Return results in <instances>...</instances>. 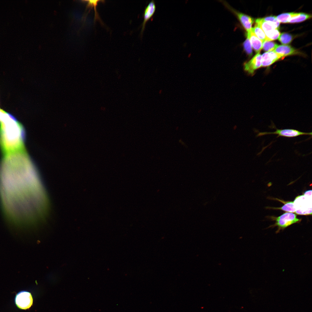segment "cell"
Instances as JSON below:
<instances>
[{"label": "cell", "instance_id": "obj_1", "mask_svg": "<svg viewBox=\"0 0 312 312\" xmlns=\"http://www.w3.org/2000/svg\"><path fill=\"white\" fill-rule=\"evenodd\" d=\"M0 196L5 216L17 222L41 220L48 200L36 169L27 154L4 156L0 163Z\"/></svg>", "mask_w": 312, "mask_h": 312}, {"label": "cell", "instance_id": "obj_13", "mask_svg": "<svg viewBox=\"0 0 312 312\" xmlns=\"http://www.w3.org/2000/svg\"><path fill=\"white\" fill-rule=\"evenodd\" d=\"M255 22L256 23L258 24L260 26L265 34L275 29H277L273 25L265 21L262 18L256 19Z\"/></svg>", "mask_w": 312, "mask_h": 312}, {"label": "cell", "instance_id": "obj_16", "mask_svg": "<svg viewBox=\"0 0 312 312\" xmlns=\"http://www.w3.org/2000/svg\"><path fill=\"white\" fill-rule=\"evenodd\" d=\"M278 46V45L274 42L266 40L263 42L262 48L265 51L268 52L274 50Z\"/></svg>", "mask_w": 312, "mask_h": 312}, {"label": "cell", "instance_id": "obj_23", "mask_svg": "<svg viewBox=\"0 0 312 312\" xmlns=\"http://www.w3.org/2000/svg\"><path fill=\"white\" fill-rule=\"evenodd\" d=\"M101 1V0H94V4H93L94 7V10L95 11V18H94L95 20H96V19H98V18H99V16H98V14L97 13V12L96 11V7L99 1Z\"/></svg>", "mask_w": 312, "mask_h": 312}, {"label": "cell", "instance_id": "obj_6", "mask_svg": "<svg viewBox=\"0 0 312 312\" xmlns=\"http://www.w3.org/2000/svg\"><path fill=\"white\" fill-rule=\"evenodd\" d=\"M15 302L17 307L22 309H27L32 305L33 299L31 293L26 291H21L16 295Z\"/></svg>", "mask_w": 312, "mask_h": 312}, {"label": "cell", "instance_id": "obj_3", "mask_svg": "<svg viewBox=\"0 0 312 312\" xmlns=\"http://www.w3.org/2000/svg\"><path fill=\"white\" fill-rule=\"evenodd\" d=\"M295 213L298 215L312 214V196L302 195L297 196L293 201Z\"/></svg>", "mask_w": 312, "mask_h": 312}, {"label": "cell", "instance_id": "obj_25", "mask_svg": "<svg viewBox=\"0 0 312 312\" xmlns=\"http://www.w3.org/2000/svg\"><path fill=\"white\" fill-rule=\"evenodd\" d=\"M162 92V90H159V93L160 94H161V92Z\"/></svg>", "mask_w": 312, "mask_h": 312}, {"label": "cell", "instance_id": "obj_9", "mask_svg": "<svg viewBox=\"0 0 312 312\" xmlns=\"http://www.w3.org/2000/svg\"><path fill=\"white\" fill-rule=\"evenodd\" d=\"M261 67L269 66L282 57L274 51L266 52L261 55Z\"/></svg>", "mask_w": 312, "mask_h": 312}, {"label": "cell", "instance_id": "obj_12", "mask_svg": "<svg viewBox=\"0 0 312 312\" xmlns=\"http://www.w3.org/2000/svg\"><path fill=\"white\" fill-rule=\"evenodd\" d=\"M274 51L282 57L296 53V50L291 47L285 44L278 45Z\"/></svg>", "mask_w": 312, "mask_h": 312}, {"label": "cell", "instance_id": "obj_17", "mask_svg": "<svg viewBox=\"0 0 312 312\" xmlns=\"http://www.w3.org/2000/svg\"><path fill=\"white\" fill-rule=\"evenodd\" d=\"M285 204L282 207L275 208L274 209H280L289 212H295L296 209L294 207L293 201L285 202Z\"/></svg>", "mask_w": 312, "mask_h": 312}, {"label": "cell", "instance_id": "obj_11", "mask_svg": "<svg viewBox=\"0 0 312 312\" xmlns=\"http://www.w3.org/2000/svg\"><path fill=\"white\" fill-rule=\"evenodd\" d=\"M247 36L249 39L252 47L256 53L259 52L262 48L263 42L255 34L252 30L247 33Z\"/></svg>", "mask_w": 312, "mask_h": 312}, {"label": "cell", "instance_id": "obj_10", "mask_svg": "<svg viewBox=\"0 0 312 312\" xmlns=\"http://www.w3.org/2000/svg\"><path fill=\"white\" fill-rule=\"evenodd\" d=\"M156 5L153 0L149 2L145 7L144 13V21L141 24L142 28L141 35H142L145 28L147 22L151 18L154 13L156 10Z\"/></svg>", "mask_w": 312, "mask_h": 312}, {"label": "cell", "instance_id": "obj_8", "mask_svg": "<svg viewBox=\"0 0 312 312\" xmlns=\"http://www.w3.org/2000/svg\"><path fill=\"white\" fill-rule=\"evenodd\" d=\"M225 5L237 16L247 33L250 32L252 29V26L254 22L253 19L248 15L237 11L229 6L228 4L226 3Z\"/></svg>", "mask_w": 312, "mask_h": 312}, {"label": "cell", "instance_id": "obj_7", "mask_svg": "<svg viewBox=\"0 0 312 312\" xmlns=\"http://www.w3.org/2000/svg\"><path fill=\"white\" fill-rule=\"evenodd\" d=\"M261 55L259 52L249 61L244 63V68L248 73L252 75L255 70L261 67Z\"/></svg>", "mask_w": 312, "mask_h": 312}, {"label": "cell", "instance_id": "obj_14", "mask_svg": "<svg viewBox=\"0 0 312 312\" xmlns=\"http://www.w3.org/2000/svg\"><path fill=\"white\" fill-rule=\"evenodd\" d=\"M300 13L294 12L284 13L280 14L276 17L280 23H288L291 18L299 15Z\"/></svg>", "mask_w": 312, "mask_h": 312}, {"label": "cell", "instance_id": "obj_15", "mask_svg": "<svg viewBox=\"0 0 312 312\" xmlns=\"http://www.w3.org/2000/svg\"><path fill=\"white\" fill-rule=\"evenodd\" d=\"M252 30L255 35L263 42L265 41L268 40L265 33L258 24L256 23L255 26L252 28Z\"/></svg>", "mask_w": 312, "mask_h": 312}, {"label": "cell", "instance_id": "obj_5", "mask_svg": "<svg viewBox=\"0 0 312 312\" xmlns=\"http://www.w3.org/2000/svg\"><path fill=\"white\" fill-rule=\"evenodd\" d=\"M278 135L277 137L280 136L287 138H293L302 135H312L311 132L307 133L302 132L293 129H276V131L273 132H259L257 136H261L268 134Z\"/></svg>", "mask_w": 312, "mask_h": 312}, {"label": "cell", "instance_id": "obj_4", "mask_svg": "<svg viewBox=\"0 0 312 312\" xmlns=\"http://www.w3.org/2000/svg\"><path fill=\"white\" fill-rule=\"evenodd\" d=\"M275 226H277V232L284 229L290 225L300 222L301 220L297 217L296 215L291 212H286L275 218Z\"/></svg>", "mask_w": 312, "mask_h": 312}, {"label": "cell", "instance_id": "obj_18", "mask_svg": "<svg viewBox=\"0 0 312 312\" xmlns=\"http://www.w3.org/2000/svg\"><path fill=\"white\" fill-rule=\"evenodd\" d=\"M311 17V15L310 14L300 13L299 15L291 18L288 23H295L300 22L310 18Z\"/></svg>", "mask_w": 312, "mask_h": 312}, {"label": "cell", "instance_id": "obj_19", "mask_svg": "<svg viewBox=\"0 0 312 312\" xmlns=\"http://www.w3.org/2000/svg\"><path fill=\"white\" fill-rule=\"evenodd\" d=\"M279 40L283 44H287L291 42L292 40V36L289 34L283 33L280 34Z\"/></svg>", "mask_w": 312, "mask_h": 312}, {"label": "cell", "instance_id": "obj_24", "mask_svg": "<svg viewBox=\"0 0 312 312\" xmlns=\"http://www.w3.org/2000/svg\"><path fill=\"white\" fill-rule=\"evenodd\" d=\"M304 195L308 196H312V190H308L305 191L304 193Z\"/></svg>", "mask_w": 312, "mask_h": 312}, {"label": "cell", "instance_id": "obj_20", "mask_svg": "<svg viewBox=\"0 0 312 312\" xmlns=\"http://www.w3.org/2000/svg\"><path fill=\"white\" fill-rule=\"evenodd\" d=\"M280 34V32L277 29H275L265 34L268 40L269 41L277 39L278 38Z\"/></svg>", "mask_w": 312, "mask_h": 312}, {"label": "cell", "instance_id": "obj_21", "mask_svg": "<svg viewBox=\"0 0 312 312\" xmlns=\"http://www.w3.org/2000/svg\"><path fill=\"white\" fill-rule=\"evenodd\" d=\"M265 21L271 23L278 29L279 27L280 22L276 19V16H269L262 18Z\"/></svg>", "mask_w": 312, "mask_h": 312}, {"label": "cell", "instance_id": "obj_2", "mask_svg": "<svg viewBox=\"0 0 312 312\" xmlns=\"http://www.w3.org/2000/svg\"><path fill=\"white\" fill-rule=\"evenodd\" d=\"M23 125L11 114L0 109V148L4 155L25 150Z\"/></svg>", "mask_w": 312, "mask_h": 312}, {"label": "cell", "instance_id": "obj_22", "mask_svg": "<svg viewBox=\"0 0 312 312\" xmlns=\"http://www.w3.org/2000/svg\"><path fill=\"white\" fill-rule=\"evenodd\" d=\"M247 38L243 43L244 49L246 53L249 55L252 54V48L248 37Z\"/></svg>", "mask_w": 312, "mask_h": 312}]
</instances>
